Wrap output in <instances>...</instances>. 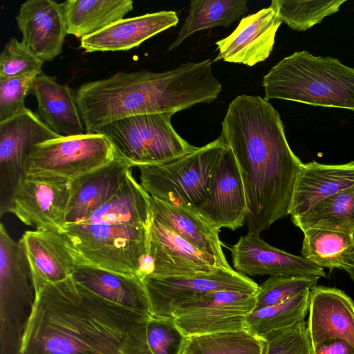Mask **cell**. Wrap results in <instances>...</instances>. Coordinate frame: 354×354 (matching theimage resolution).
Listing matches in <instances>:
<instances>
[{
    "instance_id": "1",
    "label": "cell",
    "mask_w": 354,
    "mask_h": 354,
    "mask_svg": "<svg viewBox=\"0 0 354 354\" xmlns=\"http://www.w3.org/2000/svg\"><path fill=\"white\" fill-rule=\"evenodd\" d=\"M35 296L21 354H153L152 316L110 301L72 276Z\"/></svg>"
},
{
    "instance_id": "2",
    "label": "cell",
    "mask_w": 354,
    "mask_h": 354,
    "mask_svg": "<svg viewBox=\"0 0 354 354\" xmlns=\"http://www.w3.org/2000/svg\"><path fill=\"white\" fill-rule=\"evenodd\" d=\"M221 136L232 149L242 178L248 233L259 235L289 215L302 162L288 145L279 113L260 96L241 95L230 103Z\"/></svg>"
},
{
    "instance_id": "3",
    "label": "cell",
    "mask_w": 354,
    "mask_h": 354,
    "mask_svg": "<svg viewBox=\"0 0 354 354\" xmlns=\"http://www.w3.org/2000/svg\"><path fill=\"white\" fill-rule=\"evenodd\" d=\"M215 84L205 61L186 62L163 72L120 71L82 84L76 91L77 106L87 133L124 118L176 112L209 103Z\"/></svg>"
},
{
    "instance_id": "4",
    "label": "cell",
    "mask_w": 354,
    "mask_h": 354,
    "mask_svg": "<svg viewBox=\"0 0 354 354\" xmlns=\"http://www.w3.org/2000/svg\"><path fill=\"white\" fill-rule=\"evenodd\" d=\"M264 98L354 111V68L331 57L295 52L263 78Z\"/></svg>"
},
{
    "instance_id": "5",
    "label": "cell",
    "mask_w": 354,
    "mask_h": 354,
    "mask_svg": "<svg viewBox=\"0 0 354 354\" xmlns=\"http://www.w3.org/2000/svg\"><path fill=\"white\" fill-rule=\"evenodd\" d=\"M148 229L124 224L77 223L66 225L62 231L79 264L141 279Z\"/></svg>"
},
{
    "instance_id": "6",
    "label": "cell",
    "mask_w": 354,
    "mask_h": 354,
    "mask_svg": "<svg viewBox=\"0 0 354 354\" xmlns=\"http://www.w3.org/2000/svg\"><path fill=\"white\" fill-rule=\"evenodd\" d=\"M227 147L220 136L171 162L138 166L140 185L151 197L196 211L208 197L212 174Z\"/></svg>"
},
{
    "instance_id": "7",
    "label": "cell",
    "mask_w": 354,
    "mask_h": 354,
    "mask_svg": "<svg viewBox=\"0 0 354 354\" xmlns=\"http://www.w3.org/2000/svg\"><path fill=\"white\" fill-rule=\"evenodd\" d=\"M168 113L142 114L109 123L94 133L106 136L133 167L171 162L196 151L173 127Z\"/></svg>"
},
{
    "instance_id": "8",
    "label": "cell",
    "mask_w": 354,
    "mask_h": 354,
    "mask_svg": "<svg viewBox=\"0 0 354 354\" xmlns=\"http://www.w3.org/2000/svg\"><path fill=\"white\" fill-rule=\"evenodd\" d=\"M35 291L20 243L0 225V354H21Z\"/></svg>"
},
{
    "instance_id": "9",
    "label": "cell",
    "mask_w": 354,
    "mask_h": 354,
    "mask_svg": "<svg viewBox=\"0 0 354 354\" xmlns=\"http://www.w3.org/2000/svg\"><path fill=\"white\" fill-rule=\"evenodd\" d=\"M118 156L110 140L102 133L59 137L33 147L24 174L71 180L111 162Z\"/></svg>"
},
{
    "instance_id": "10",
    "label": "cell",
    "mask_w": 354,
    "mask_h": 354,
    "mask_svg": "<svg viewBox=\"0 0 354 354\" xmlns=\"http://www.w3.org/2000/svg\"><path fill=\"white\" fill-rule=\"evenodd\" d=\"M142 281L155 317H173L183 306L205 294L222 290L256 293L259 285L235 270L218 269L191 277H145Z\"/></svg>"
},
{
    "instance_id": "11",
    "label": "cell",
    "mask_w": 354,
    "mask_h": 354,
    "mask_svg": "<svg viewBox=\"0 0 354 354\" xmlns=\"http://www.w3.org/2000/svg\"><path fill=\"white\" fill-rule=\"evenodd\" d=\"M256 293L222 290L205 294L178 308L173 317L189 337L246 330L248 316L254 310Z\"/></svg>"
},
{
    "instance_id": "12",
    "label": "cell",
    "mask_w": 354,
    "mask_h": 354,
    "mask_svg": "<svg viewBox=\"0 0 354 354\" xmlns=\"http://www.w3.org/2000/svg\"><path fill=\"white\" fill-rule=\"evenodd\" d=\"M70 197L69 180L23 174L11 196L7 213L36 230L62 231Z\"/></svg>"
},
{
    "instance_id": "13",
    "label": "cell",
    "mask_w": 354,
    "mask_h": 354,
    "mask_svg": "<svg viewBox=\"0 0 354 354\" xmlns=\"http://www.w3.org/2000/svg\"><path fill=\"white\" fill-rule=\"evenodd\" d=\"M59 136L28 108L0 123V214L7 213L10 200L24 172L34 146Z\"/></svg>"
},
{
    "instance_id": "14",
    "label": "cell",
    "mask_w": 354,
    "mask_h": 354,
    "mask_svg": "<svg viewBox=\"0 0 354 354\" xmlns=\"http://www.w3.org/2000/svg\"><path fill=\"white\" fill-rule=\"evenodd\" d=\"M220 268L223 269L214 257L196 248L152 217L142 280L145 277H191Z\"/></svg>"
},
{
    "instance_id": "15",
    "label": "cell",
    "mask_w": 354,
    "mask_h": 354,
    "mask_svg": "<svg viewBox=\"0 0 354 354\" xmlns=\"http://www.w3.org/2000/svg\"><path fill=\"white\" fill-rule=\"evenodd\" d=\"M230 251L234 270L245 276L326 277L323 268L270 245L259 235L241 236Z\"/></svg>"
},
{
    "instance_id": "16",
    "label": "cell",
    "mask_w": 354,
    "mask_h": 354,
    "mask_svg": "<svg viewBox=\"0 0 354 354\" xmlns=\"http://www.w3.org/2000/svg\"><path fill=\"white\" fill-rule=\"evenodd\" d=\"M216 228L232 230L245 223L247 202L242 178L227 147L212 174L206 201L196 210Z\"/></svg>"
},
{
    "instance_id": "17",
    "label": "cell",
    "mask_w": 354,
    "mask_h": 354,
    "mask_svg": "<svg viewBox=\"0 0 354 354\" xmlns=\"http://www.w3.org/2000/svg\"><path fill=\"white\" fill-rule=\"evenodd\" d=\"M270 6L243 17L227 37L216 41L218 51L214 61L243 64L248 66L264 62L273 50L281 24Z\"/></svg>"
},
{
    "instance_id": "18",
    "label": "cell",
    "mask_w": 354,
    "mask_h": 354,
    "mask_svg": "<svg viewBox=\"0 0 354 354\" xmlns=\"http://www.w3.org/2000/svg\"><path fill=\"white\" fill-rule=\"evenodd\" d=\"M26 254L35 295L44 286L72 276L79 264L62 231L35 230L24 232L19 241Z\"/></svg>"
},
{
    "instance_id": "19",
    "label": "cell",
    "mask_w": 354,
    "mask_h": 354,
    "mask_svg": "<svg viewBox=\"0 0 354 354\" xmlns=\"http://www.w3.org/2000/svg\"><path fill=\"white\" fill-rule=\"evenodd\" d=\"M21 42L44 62L62 53L67 35L62 3L53 0H28L21 4L15 17Z\"/></svg>"
},
{
    "instance_id": "20",
    "label": "cell",
    "mask_w": 354,
    "mask_h": 354,
    "mask_svg": "<svg viewBox=\"0 0 354 354\" xmlns=\"http://www.w3.org/2000/svg\"><path fill=\"white\" fill-rule=\"evenodd\" d=\"M307 327L312 346L339 338L354 346V303L344 291L326 286L310 290Z\"/></svg>"
},
{
    "instance_id": "21",
    "label": "cell",
    "mask_w": 354,
    "mask_h": 354,
    "mask_svg": "<svg viewBox=\"0 0 354 354\" xmlns=\"http://www.w3.org/2000/svg\"><path fill=\"white\" fill-rule=\"evenodd\" d=\"M132 166L119 155L111 162L69 180L66 225L82 222L120 188Z\"/></svg>"
},
{
    "instance_id": "22",
    "label": "cell",
    "mask_w": 354,
    "mask_h": 354,
    "mask_svg": "<svg viewBox=\"0 0 354 354\" xmlns=\"http://www.w3.org/2000/svg\"><path fill=\"white\" fill-rule=\"evenodd\" d=\"M178 23V17L173 10L123 19L82 38L80 48L86 53L129 50Z\"/></svg>"
},
{
    "instance_id": "23",
    "label": "cell",
    "mask_w": 354,
    "mask_h": 354,
    "mask_svg": "<svg viewBox=\"0 0 354 354\" xmlns=\"http://www.w3.org/2000/svg\"><path fill=\"white\" fill-rule=\"evenodd\" d=\"M354 187V161L301 165L289 209L291 218L300 216L323 199Z\"/></svg>"
},
{
    "instance_id": "24",
    "label": "cell",
    "mask_w": 354,
    "mask_h": 354,
    "mask_svg": "<svg viewBox=\"0 0 354 354\" xmlns=\"http://www.w3.org/2000/svg\"><path fill=\"white\" fill-rule=\"evenodd\" d=\"M29 94L37 102L35 113L60 137L86 133L75 92L67 84H60L56 77L42 71L35 77Z\"/></svg>"
},
{
    "instance_id": "25",
    "label": "cell",
    "mask_w": 354,
    "mask_h": 354,
    "mask_svg": "<svg viewBox=\"0 0 354 354\" xmlns=\"http://www.w3.org/2000/svg\"><path fill=\"white\" fill-rule=\"evenodd\" d=\"M152 217L189 244L214 257L223 269H232L221 247L219 230L197 211L151 197Z\"/></svg>"
},
{
    "instance_id": "26",
    "label": "cell",
    "mask_w": 354,
    "mask_h": 354,
    "mask_svg": "<svg viewBox=\"0 0 354 354\" xmlns=\"http://www.w3.org/2000/svg\"><path fill=\"white\" fill-rule=\"evenodd\" d=\"M72 277L100 297L153 317L142 280L86 264L75 266Z\"/></svg>"
},
{
    "instance_id": "27",
    "label": "cell",
    "mask_w": 354,
    "mask_h": 354,
    "mask_svg": "<svg viewBox=\"0 0 354 354\" xmlns=\"http://www.w3.org/2000/svg\"><path fill=\"white\" fill-rule=\"evenodd\" d=\"M152 221L151 196L130 169L118 192L80 223H108L149 227Z\"/></svg>"
},
{
    "instance_id": "28",
    "label": "cell",
    "mask_w": 354,
    "mask_h": 354,
    "mask_svg": "<svg viewBox=\"0 0 354 354\" xmlns=\"http://www.w3.org/2000/svg\"><path fill=\"white\" fill-rule=\"evenodd\" d=\"M68 35L83 38L124 19L131 0H67L62 3Z\"/></svg>"
},
{
    "instance_id": "29",
    "label": "cell",
    "mask_w": 354,
    "mask_h": 354,
    "mask_svg": "<svg viewBox=\"0 0 354 354\" xmlns=\"http://www.w3.org/2000/svg\"><path fill=\"white\" fill-rule=\"evenodd\" d=\"M247 0H193L189 13L174 41L171 50L185 39L203 29L229 27L248 11Z\"/></svg>"
},
{
    "instance_id": "30",
    "label": "cell",
    "mask_w": 354,
    "mask_h": 354,
    "mask_svg": "<svg viewBox=\"0 0 354 354\" xmlns=\"http://www.w3.org/2000/svg\"><path fill=\"white\" fill-rule=\"evenodd\" d=\"M301 231L328 230L352 235L354 232V187L318 202L304 214L292 218Z\"/></svg>"
},
{
    "instance_id": "31",
    "label": "cell",
    "mask_w": 354,
    "mask_h": 354,
    "mask_svg": "<svg viewBox=\"0 0 354 354\" xmlns=\"http://www.w3.org/2000/svg\"><path fill=\"white\" fill-rule=\"evenodd\" d=\"M301 255L329 270L343 269L354 258L352 235L328 230L308 228L302 231Z\"/></svg>"
},
{
    "instance_id": "32",
    "label": "cell",
    "mask_w": 354,
    "mask_h": 354,
    "mask_svg": "<svg viewBox=\"0 0 354 354\" xmlns=\"http://www.w3.org/2000/svg\"><path fill=\"white\" fill-rule=\"evenodd\" d=\"M266 343L247 330L187 337L183 354H265Z\"/></svg>"
},
{
    "instance_id": "33",
    "label": "cell",
    "mask_w": 354,
    "mask_h": 354,
    "mask_svg": "<svg viewBox=\"0 0 354 354\" xmlns=\"http://www.w3.org/2000/svg\"><path fill=\"white\" fill-rule=\"evenodd\" d=\"M310 295L308 290L281 303L254 310L247 317L246 330L262 337L270 332L305 321Z\"/></svg>"
},
{
    "instance_id": "34",
    "label": "cell",
    "mask_w": 354,
    "mask_h": 354,
    "mask_svg": "<svg viewBox=\"0 0 354 354\" xmlns=\"http://www.w3.org/2000/svg\"><path fill=\"white\" fill-rule=\"evenodd\" d=\"M346 0H272V7L281 22L292 30L303 31L322 21L325 17L339 10Z\"/></svg>"
},
{
    "instance_id": "35",
    "label": "cell",
    "mask_w": 354,
    "mask_h": 354,
    "mask_svg": "<svg viewBox=\"0 0 354 354\" xmlns=\"http://www.w3.org/2000/svg\"><path fill=\"white\" fill-rule=\"evenodd\" d=\"M318 279L316 277H270L259 286L254 310L281 303L311 290Z\"/></svg>"
},
{
    "instance_id": "36",
    "label": "cell",
    "mask_w": 354,
    "mask_h": 354,
    "mask_svg": "<svg viewBox=\"0 0 354 354\" xmlns=\"http://www.w3.org/2000/svg\"><path fill=\"white\" fill-rule=\"evenodd\" d=\"M266 343L265 354H313V346L304 321L262 337Z\"/></svg>"
},
{
    "instance_id": "37",
    "label": "cell",
    "mask_w": 354,
    "mask_h": 354,
    "mask_svg": "<svg viewBox=\"0 0 354 354\" xmlns=\"http://www.w3.org/2000/svg\"><path fill=\"white\" fill-rule=\"evenodd\" d=\"M147 339L153 354H183L187 337L174 317H153L148 324Z\"/></svg>"
},
{
    "instance_id": "38",
    "label": "cell",
    "mask_w": 354,
    "mask_h": 354,
    "mask_svg": "<svg viewBox=\"0 0 354 354\" xmlns=\"http://www.w3.org/2000/svg\"><path fill=\"white\" fill-rule=\"evenodd\" d=\"M44 63L21 41L10 38L0 54V79L39 73Z\"/></svg>"
},
{
    "instance_id": "39",
    "label": "cell",
    "mask_w": 354,
    "mask_h": 354,
    "mask_svg": "<svg viewBox=\"0 0 354 354\" xmlns=\"http://www.w3.org/2000/svg\"><path fill=\"white\" fill-rule=\"evenodd\" d=\"M38 73L0 79V123L26 110L25 99Z\"/></svg>"
},
{
    "instance_id": "40",
    "label": "cell",
    "mask_w": 354,
    "mask_h": 354,
    "mask_svg": "<svg viewBox=\"0 0 354 354\" xmlns=\"http://www.w3.org/2000/svg\"><path fill=\"white\" fill-rule=\"evenodd\" d=\"M313 354H354V346L344 339H331L313 347Z\"/></svg>"
},
{
    "instance_id": "41",
    "label": "cell",
    "mask_w": 354,
    "mask_h": 354,
    "mask_svg": "<svg viewBox=\"0 0 354 354\" xmlns=\"http://www.w3.org/2000/svg\"><path fill=\"white\" fill-rule=\"evenodd\" d=\"M342 270H344L348 274L354 283V258L351 261V263L348 266H345Z\"/></svg>"
},
{
    "instance_id": "42",
    "label": "cell",
    "mask_w": 354,
    "mask_h": 354,
    "mask_svg": "<svg viewBox=\"0 0 354 354\" xmlns=\"http://www.w3.org/2000/svg\"><path fill=\"white\" fill-rule=\"evenodd\" d=\"M352 237H353V241H354V232H353V233L352 234Z\"/></svg>"
}]
</instances>
